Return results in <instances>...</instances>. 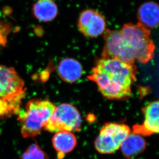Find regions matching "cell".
I'll use <instances>...</instances> for the list:
<instances>
[{"mask_svg":"<svg viewBox=\"0 0 159 159\" xmlns=\"http://www.w3.org/2000/svg\"><path fill=\"white\" fill-rule=\"evenodd\" d=\"M134 64L114 58L97 60L88 78L96 83L101 94L110 100H125L132 96V85L136 80Z\"/></svg>","mask_w":159,"mask_h":159,"instance_id":"6da1fadb","label":"cell"},{"mask_svg":"<svg viewBox=\"0 0 159 159\" xmlns=\"http://www.w3.org/2000/svg\"><path fill=\"white\" fill-rule=\"evenodd\" d=\"M26 93L25 82L14 68L0 65V117L18 115Z\"/></svg>","mask_w":159,"mask_h":159,"instance_id":"7a4b0ae2","label":"cell"},{"mask_svg":"<svg viewBox=\"0 0 159 159\" xmlns=\"http://www.w3.org/2000/svg\"><path fill=\"white\" fill-rule=\"evenodd\" d=\"M55 108L56 106L53 103L46 100L32 99L28 101L25 112H20L18 118L21 124L23 138H34L39 135Z\"/></svg>","mask_w":159,"mask_h":159,"instance_id":"3957f363","label":"cell"},{"mask_svg":"<svg viewBox=\"0 0 159 159\" xmlns=\"http://www.w3.org/2000/svg\"><path fill=\"white\" fill-rule=\"evenodd\" d=\"M121 34L135 53L136 60L146 64L152 59L155 46L149 30L139 23H127L122 26Z\"/></svg>","mask_w":159,"mask_h":159,"instance_id":"277c9868","label":"cell"},{"mask_svg":"<svg viewBox=\"0 0 159 159\" xmlns=\"http://www.w3.org/2000/svg\"><path fill=\"white\" fill-rule=\"evenodd\" d=\"M131 133L125 124L107 122L103 125L94 142L95 149L103 155L112 154L120 148L122 143Z\"/></svg>","mask_w":159,"mask_h":159,"instance_id":"5b68a950","label":"cell"},{"mask_svg":"<svg viewBox=\"0 0 159 159\" xmlns=\"http://www.w3.org/2000/svg\"><path fill=\"white\" fill-rule=\"evenodd\" d=\"M81 124V114L78 109L71 104L63 103L56 107L44 129L52 133L61 131H79Z\"/></svg>","mask_w":159,"mask_h":159,"instance_id":"8992f818","label":"cell"},{"mask_svg":"<svg viewBox=\"0 0 159 159\" xmlns=\"http://www.w3.org/2000/svg\"><path fill=\"white\" fill-rule=\"evenodd\" d=\"M104 39V48L101 57L114 58L124 63L134 64L136 60L135 53L124 40L120 31L106 30Z\"/></svg>","mask_w":159,"mask_h":159,"instance_id":"52a82bcc","label":"cell"},{"mask_svg":"<svg viewBox=\"0 0 159 159\" xmlns=\"http://www.w3.org/2000/svg\"><path fill=\"white\" fill-rule=\"evenodd\" d=\"M78 27L85 37L95 38L106 31V19L98 11L86 9L80 14Z\"/></svg>","mask_w":159,"mask_h":159,"instance_id":"ba28073f","label":"cell"},{"mask_svg":"<svg viewBox=\"0 0 159 159\" xmlns=\"http://www.w3.org/2000/svg\"><path fill=\"white\" fill-rule=\"evenodd\" d=\"M144 120L133 127V133L141 136L159 134V100L149 103L142 109Z\"/></svg>","mask_w":159,"mask_h":159,"instance_id":"9c48e42d","label":"cell"},{"mask_svg":"<svg viewBox=\"0 0 159 159\" xmlns=\"http://www.w3.org/2000/svg\"><path fill=\"white\" fill-rule=\"evenodd\" d=\"M52 145L57 153L58 159H61L67 153L72 152L77 145V139L72 132H57L52 138Z\"/></svg>","mask_w":159,"mask_h":159,"instance_id":"30bf717a","label":"cell"},{"mask_svg":"<svg viewBox=\"0 0 159 159\" xmlns=\"http://www.w3.org/2000/svg\"><path fill=\"white\" fill-rule=\"evenodd\" d=\"M32 11L35 18L43 22L54 20L58 14V8L54 0H37Z\"/></svg>","mask_w":159,"mask_h":159,"instance_id":"8fae6325","label":"cell"},{"mask_svg":"<svg viewBox=\"0 0 159 159\" xmlns=\"http://www.w3.org/2000/svg\"><path fill=\"white\" fill-rule=\"evenodd\" d=\"M139 23L147 29L159 25V5L154 2H147L142 5L138 10Z\"/></svg>","mask_w":159,"mask_h":159,"instance_id":"7c38bea8","label":"cell"},{"mask_svg":"<svg viewBox=\"0 0 159 159\" xmlns=\"http://www.w3.org/2000/svg\"><path fill=\"white\" fill-rule=\"evenodd\" d=\"M57 72L63 81L73 83L79 80L82 75V66L77 60L65 58L60 62Z\"/></svg>","mask_w":159,"mask_h":159,"instance_id":"4fadbf2b","label":"cell"},{"mask_svg":"<svg viewBox=\"0 0 159 159\" xmlns=\"http://www.w3.org/2000/svg\"><path fill=\"white\" fill-rule=\"evenodd\" d=\"M146 142L142 136L130 133L121 146L122 155L128 159L134 158L145 150Z\"/></svg>","mask_w":159,"mask_h":159,"instance_id":"5bb4252c","label":"cell"},{"mask_svg":"<svg viewBox=\"0 0 159 159\" xmlns=\"http://www.w3.org/2000/svg\"><path fill=\"white\" fill-rule=\"evenodd\" d=\"M21 159H49L47 154L37 143H33L27 148Z\"/></svg>","mask_w":159,"mask_h":159,"instance_id":"9a60e30c","label":"cell"},{"mask_svg":"<svg viewBox=\"0 0 159 159\" xmlns=\"http://www.w3.org/2000/svg\"><path fill=\"white\" fill-rule=\"evenodd\" d=\"M11 26L8 23L0 22V46L4 47L7 40V36L11 32Z\"/></svg>","mask_w":159,"mask_h":159,"instance_id":"2e32d148","label":"cell"}]
</instances>
